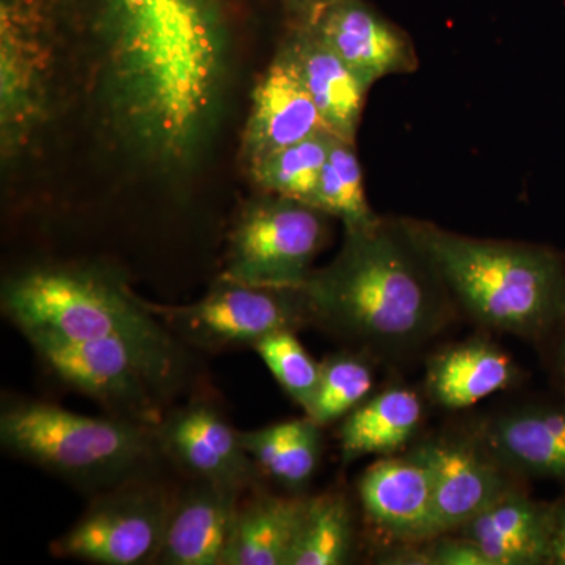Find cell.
<instances>
[{
	"label": "cell",
	"mask_w": 565,
	"mask_h": 565,
	"mask_svg": "<svg viewBox=\"0 0 565 565\" xmlns=\"http://www.w3.org/2000/svg\"><path fill=\"white\" fill-rule=\"evenodd\" d=\"M401 230L482 326L537 338L563 318L564 275L552 253L460 236L433 223L404 221Z\"/></svg>",
	"instance_id": "obj_4"
},
{
	"label": "cell",
	"mask_w": 565,
	"mask_h": 565,
	"mask_svg": "<svg viewBox=\"0 0 565 565\" xmlns=\"http://www.w3.org/2000/svg\"><path fill=\"white\" fill-rule=\"evenodd\" d=\"M2 310L21 332L117 341L140 360L163 396L180 384V341L117 275L81 264H41L10 275Z\"/></svg>",
	"instance_id": "obj_3"
},
{
	"label": "cell",
	"mask_w": 565,
	"mask_h": 565,
	"mask_svg": "<svg viewBox=\"0 0 565 565\" xmlns=\"http://www.w3.org/2000/svg\"><path fill=\"white\" fill-rule=\"evenodd\" d=\"M407 457L423 463L433 478V512L424 542L457 533L465 523L514 489L509 471L479 441H424Z\"/></svg>",
	"instance_id": "obj_11"
},
{
	"label": "cell",
	"mask_w": 565,
	"mask_h": 565,
	"mask_svg": "<svg viewBox=\"0 0 565 565\" xmlns=\"http://www.w3.org/2000/svg\"><path fill=\"white\" fill-rule=\"evenodd\" d=\"M305 25L367 87L392 74L412 73L418 65L411 40L360 0H337Z\"/></svg>",
	"instance_id": "obj_14"
},
{
	"label": "cell",
	"mask_w": 565,
	"mask_h": 565,
	"mask_svg": "<svg viewBox=\"0 0 565 565\" xmlns=\"http://www.w3.org/2000/svg\"><path fill=\"white\" fill-rule=\"evenodd\" d=\"M0 441L10 455L95 492L145 478L161 452L152 427L31 399L3 403Z\"/></svg>",
	"instance_id": "obj_6"
},
{
	"label": "cell",
	"mask_w": 565,
	"mask_h": 565,
	"mask_svg": "<svg viewBox=\"0 0 565 565\" xmlns=\"http://www.w3.org/2000/svg\"><path fill=\"white\" fill-rule=\"evenodd\" d=\"M285 2L299 14V24H308V22L313 21L322 10H326L327 7L337 2V0H285Z\"/></svg>",
	"instance_id": "obj_32"
},
{
	"label": "cell",
	"mask_w": 565,
	"mask_h": 565,
	"mask_svg": "<svg viewBox=\"0 0 565 565\" xmlns=\"http://www.w3.org/2000/svg\"><path fill=\"white\" fill-rule=\"evenodd\" d=\"M311 206L344 223V230H366L381 223L364 193L355 145L334 137L329 159L311 195Z\"/></svg>",
	"instance_id": "obj_23"
},
{
	"label": "cell",
	"mask_w": 565,
	"mask_h": 565,
	"mask_svg": "<svg viewBox=\"0 0 565 565\" xmlns=\"http://www.w3.org/2000/svg\"><path fill=\"white\" fill-rule=\"evenodd\" d=\"M561 366H563V373L565 374V338L563 341V352H561Z\"/></svg>",
	"instance_id": "obj_33"
},
{
	"label": "cell",
	"mask_w": 565,
	"mask_h": 565,
	"mask_svg": "<svg viewBox=\"0 0 565 565\" xmlns=\"http://www.w3.org/2000/svg\"><path fill=\"white\" fill-rule=\"evenodd\" d=\"M519 370L508 353L484 340L451 345L430 359L426 386L434 403L463 411L509 388Z\"/></svg>",
	"instance_id": "obj_20"
},
{
	"label": "cell",
	"mask_w": 565,
	"mask_h": 565,
	"mask_svg": "<svg viewBox=\"0 0 565 565\" xmlns=\"http://www.w3.org/2000/svg\"><path fill=\"white\" fill-rule=\"evenodd\" d=\"M66 0H0V158L31 156L68 107Z\"/></svg>",
	"instance_id": "obj_5"
},
{
	"label": "cell",
	"mask_w": 565,
	"mask_h": 565,
	"mask_svg": "<svg viewBox=\"0 0 565 565\" xmlns=\"http://www.w3.org/2000/svg\"><path fill=\"white\" fill-rule=\"evenodd\" d=\"M327 217L311 204L263 192L237 214L221 277L262 288L299 289L326 245Z\"/></svg>",
	"instance_id": "obj_7"
},
{
	"label": "cell",
	"mask_w": 565,
	"mask_h": 565,
	"mask_svg": "<svg viewBox=\"0 0 565 565\" xmlns=\"http://www.w3.org/2000/svg\"><path fill=\"white\" fill-rule=\"evenodd\" d=\"M548 564L565 565V498L550 504Z\"/></svg>",
	"instance_id": "obj_30"
},
{
	"label": "cell",
	"mask_w": 565,
	"mask_h": 565,
	"mask_svg": "<svg viewBox=\"0 0 565 565\" xmlns=\"http://www.w3.org/2000/svg\"><path fill=\"white\" fill-rule=\"evenodd\" d=\"M319 455H321V426L308 416L303 419H294L292 433L270 476L286 489H300L315 475Z\"/></svg>",
	"instance_id": "obj_28"
},
{
	"label": "cell",
	"mask_w": 565,
	"mask_h": 565,
	"mask_svg": "<svg viewBox=\"0 0 565 565\" xmlns=\"http://www.w3.org/2000/svg\"><path fill=\"white\" fill-rule=\"evenodd\" d=\"M351 509L340 494L307 498L289 565H341L352 552Z\"/></svg>",
	"instance_id": "obj_24"
},
{
	"label": "cell",
	"mask_w": 565,
	"mask_h": 565,
	"mask_svg": "<svg viewBox=\"0 0 565 565\" xmlns=\"http://www.w3.org/2000/svg\"><path fill=\"white\" fill-rule=\"evenodd\" d=\"M364 512L396 541L423 544L433 512V478L411 457L379 460L359 484Z\"/></svg>",
	"instance_id": "obj_17"
},
{
	"label": "cell",
	"mask_w": 565,
	"mask_h": 565,
	"mask_svg": "<svg viewBox=\"0 0 565 565\" xmlns=\"http://www.w3.org/2000/svg\"><path fill=\"white\" fill-rule=\"evenodd\" d=\"M282 46L291 54L305 87L321 114L327 131L355 143L364 107L366 84L310 25L299 24Z\"/></svg>",
	"instance_id": "obj_18"
},
{
	"label": "cell",
	"mask_w": 565,
	"mask_h": 565,
	"mask_svg": "<svg viewBox=\"0 0 565 565\" xmlns=\"http://www.w3.org/2000/svg\"><path fill=\"white\" fill-rule=\"evenodd\" d=\"M407 544V542H405ZM418 544H407L401 548L393 550L388 555L382 556V564H411V565H430L427 548H418Z\"/></svg>",
	"instance_id": "obj_31"
},
{
	"label": "cell",
	"mask_w": 565,
	"mask_h": 565,
	"mask_svg": "<svg viewBox=\"0 0 565 565\" xmlns=\"http://www.w3.org/2000/svg\"><path fill=\"white\" fill-rule=\"evenodd\" d=\"M334 134L319 131L299 143L274 152L248 170V177L264 193L310 202L329 159Z\"/></svg>",
	"instance_id": "obj_25"
},
{
	"label": "cell",
	"mask_w": 565,
	"mask_h": 565,
	"mask_svg": "<svg viewBox=\"0 0 565 565\" xmlns=\"http://www.w3.org/2000/svg\"><path fill=\"white\" fill-rule=\"evenodd\" d=\"M244 490L195 481L173 500L161 552L166 565H222Z\"/></svg>",
	"instance_id": "obj_15"
},
{
	"label": "cell",
	"mask_w": 565,
	"mask_h": 565,
	"mask_svg": "<svg viewBox=\"0 0 565 565\" xmlns=\"http://www.w3.org/2000/svg\"><path fill=\"white\" fill-rule=\"evenodd\" d=\"M161 455L193 481L245 490L259 470L241 445L239 430L207 403H192L154 427Z\"/></svg>",
	"instance_id": "obj_13"
},
{
	"label": "cell",
	"mask_w": 565,
	"mask_h": 565,
	"mask_svg": "<svg viewBox=\"0 0 565 565\" xmlns=\"http://www.w3.org/2000/svg\"><path fill=\"white\" fill-rule=\"evenodd\" d=\"M478 441L509 473L565 481V407L509 412L482 424Z\"/></svg>",
	"instance_id": "obj_16"
},
{
	"label": "cell",
	"mask_w": 565,
	"mask_h": 565,
	"mask_svg": "<svg viewBox=\"0 0 565 565\" xmlns=\"http://www.w3.org/2000/svg\"><path fill=\"white\" fill-rule=\"evenodd\" d=\"M253 349L267 364L275 381L307 414L321 379V364L316 363L313 356L305 351L296 332L269 334Z\"/></svg>",
	"instance_id": "obj_27"
},
{
	"label": "cell",
	"mask_w": 565,
	"mask_h": 565,
	"mask_svg": "<svg viewBox=\"0 0 565 565\" xmlns=\"http://www.w3.org/2000/svg\"><path fill=\"white\" fill-rule=\"evenodd\" d=\"M33 351L70 388L98 401L117 418L154 429L163 396L143 364L117 341L74 340L44 330H25Z\"/></svg>",
	"instance_id": "obj_10"
},
{
	"label": "cell",
	"mask_w": 565,
	"mask_h": 565,
	"mask_svg": "<svg viewBox=\"0 0 565 565\" xmlns=\"http://www.w3.org/2000/svg\"><path fill=\"white\" fill-rule=\"evenodd\" d=\"M73 95L106 147L182 180L217 139L233 87L223 0H66Z\"/></svg>",
	"instance_id": "obj_1"
},
{
	"label": "cell",
	"mask_w": 565,
	"mask_h": 565,
	"mask_svg": "<svg viewBox=\"0 0 565 565\" xmlns=\"http://www.w3.org/2000/svg\"><path fill=\"white\" fill-rule=\"evenodd\" d=\"M374 371L366 360L352 353H337L321 364V379L308 418L327 426L345 418L370 397Z\"/></svg>",
	"instance_id": "obj_26"
},
{
	"label": "cell",
	"mask_w": 565,
	"mask_h": 565,
	"mask_svg": "<svg viewBox=\"0 0 565 565\" xmlns=\"http://www.w3.org/2000/svg\"><path fill=\"white\" fill-rule=\"evenodd\" d=\"M426 545L430 565H492L479 545L462 534L440 535Z\"/></svg>",
	"instance_id": "obj_29"
},
{
	"label": "cell",
	"mask_w": 565,
	"mask_h": 565,
	"mask_svg": "<svg viewBox=\"0 0 565 565\" xmlns=\"http://www.w3.org/2000/svg\"><path fill=\"white\" fill-rule=\"evenodd\" d=\"M173 500L145 478L104 490L68 533L52 544L54 556L103 565L156 563Z\"/></svg>",
	"instance_id": "obj_9"
},
{
	"label": "cell",
	"mask_w": 565,
	"mask_h": 565,
	"mask_svg": "<svg viewBox=\"0 0 565 565\" xmlns=\"http://www.w3.org/2000/svg\"><path fill=\"white\" fill-rule=\"evenodd\" d=\"M147 305L174 337L212 351L255 348L269 334L297 332L311 319L299 289L262 288L223 277L199 302L181 307Z\"/></svg>",
	"instance_id": "obj_8"
},
{
	"label": "cell",
	"mask_w": 565,
	"mask_h": 565,
	"mask_svg": "<svg viewBox=\"0 0 565 565\" xmlns=\"http://www.w3.org/2000/svg\"><path fill=\"white\" fill-rule=\"evenodd\" d=\"M437 275L403 230H345L329 266L300 286L311 319L379 349L414 348L445 322Z\"/></svg>",
	"instance_id": "obj_2"
},
{
	"label": "cell",
	"mask_w": 565,
	"mask_h": 565,
	"mask_svg": "<svg viewBox=\"0 0 565 565\" xmlns=\"http://www.w3.org/2000/svg\"><path fill=\"white\" fill-rule=\"evenodd\" d=\"M457 533L476 542L492 565L548 564L550 504L514 487Z\"/></svg>",
	"instance_id": "obj_19"
},
{
	"label": "cell",
	"mask_w": 565,
	"mask_h": 565,
	"mask_svg": "<svg viewBox=\"0 0 565 565\" xmlns=\"http://www.w3.org/2000/svg\"><path fill=\"white\" fill-rule=\"evenodd\" d=\"M307 498L256 494L239 505L222 565H289Z\"/></svg>",
	"instance_id": "obj_21"
},
{
	"label": "cell",
	"mask_w": 565,
	"mask_h": 565,
	"mask_svg": "<svg viewBox=\"0 0 565 565\" xmlns=\"http://www.w3.org/2000/svg\"><path fill=\"white\" fill-rule=\"evenodd\" d=\"M323 129L321 114L291 54L281 44L252 88L239 150L245 172L274 152Z\"/></svg>",
	"instance_id": "obj_12"
},
{
	"label": "cell",
	"mask_w": 565,
	"mask_h": 565,
	"mask_svg": "<svg viewBox=\"0 0 565 565\" xmlns=\"http://www.w3.org/2000/svg\"><path fill=\"white\" fill-rule=\"evenodd\" d=\"M422 419L423 404L412 390L394 386L367 397L341 424L343 462L399 451L415 437Z\"/></svg>",
	"instance_id": "obj_22"
}]
</instances>
